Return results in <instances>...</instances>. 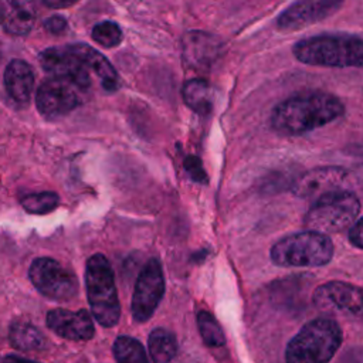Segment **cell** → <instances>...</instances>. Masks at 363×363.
I'll list each match as a JSON object with an SVG mask.
<instances>
[{
	"instance_id": "obj_1",
	"label": "cell",
	"mask_w": 363,
	"mask_h": 363,
	"mask_svg": "<svg viewBox=\"0 0 363 363\" xmlns=\"http://www.w3.org/2000/svg\"><path fill=\"white\" fill-rule=\"evenodd\" d=\"M343 113V104L326 92H305L282 101L271 113V126L281 135H302L328 125Z\"/></svg>"
},
{
	"instance_id": "obj_2",
	"label": "cell",
	"mask_w": 363,
	"mask_h": 363,
	"mask_svg": "<svg viewBox=\"0 0 363 363\" xmlns=\"http://www.w3.org/2000/svg\"><path fill=\"white\" fill-rule=\"evenodd\" d=\"M342 343V329L332 318H315L289 340L286 363H329Z\"/></svg>"
},
{
	"instance_id": "obj_3",
	"label": "cell",
	"mask_w": 363,
	"mask_h": 363,
	"mask_svg": "<svg viewBox=\"0 0 363 363\" xmlns=\"http://www.w3.org/2000/svg\"><path fill=\"white\" fill-rule=\"evenodd\" d=\"M294 55L305 64L320 67H362L363 41L359 35L323 34L301 40Z\"/></svg>"
},
{
	"instance_id": "obj_4",
	"label": "cell",
	"mask_w": 363,
	"mask_h": 363,
	"mask_svg": "<svg viewBox=\"0 0 363 363\" xmlns=\"http://www.w3.org/2000/svg\"><path fill=\"white\" fill-rule=\"evenodd\" d=\"M85 286L92 316L104 328L118 325L121 305L118 299L115 277L108 258L94 254L85 265Z\"/></svg>"
},
{
	"instance_id": "obj_5",
	"label": "cell",
	"mask_w": 363,
	"mask_h": 363,
	"mask_svg": "<svg viewBox=\"0 0 363 363\" xmlns=\"http://www.w3.org/2000/svg\"><path fill=\"white\" fill-rule=\"evenodd\" d=\"M332 257V240L311 230L286 235L271 248V259L279 267H322Z\"/></svg>"
},
{
	"instance_id": "obj_6",
	"label": "cell",
	"mask_w": 363,
	"mask_h": 363,
	"mask_svg": "<svg viewBox=\"0 0 363 363\" xmlns=\"http://www.w3.org/2000/svg\"><path fill=\"white\" fill-rule=\"evenodd\" d=\"M360 213V201L350 190L326 193L318 197L305 216L311 231L328 234L350 227Z\"/></svg>"
},
{
	"instance_id": "obj_7",
	"label": "cell",
	"mask_w": 363,
	"mask_h": 363,
	"mask_svg": "<svg viewBox=\"0 0 363 363\" xmlns=\"http://www.w3.org/2000/svg\"><path fill=\"white\" fill-rule=\"evenodd\" d=\"M28 277L34 288L48 299L67 302L78 294L75 274L54 258H35L30 265Z\"/></svg>"
},
{
	"instance_id": "obj_8",
	"label": "cell",
	"mask_w": 363,
	"mask_h": 363,
	"mask_svg": "<svg viewBox=\"0 0 363 363\" xmlns=\"http://www.w3.org/2000/svg\"><path fill=\"white\" fill-rule=\"evenodd\" d=\"M164 294V277L157 258H150L140 269L132 296L130 312L135 322L143 323L152 318Z\"/></svg>"
},
{
	"instance_id": "obj_9",
	"label": "cell",
	"mask_w": 363,
	"mask_h": 363,
	"mask_svg": "<svg viewBox=\"0 0 363 363\" xmlns=\"http://www.w3.org/2000/svg\"><path fill=\"white\" fill-rule=\"evenodd\" d=\"M313 305L328 313L360 318L363 311L360 286L330 281L318 286L312 295Z\"/></svg>"
},
{
	"instance_id": "obj_10",
	"label": "cell",
	"mask_w": 363,
	"mask_h": 363,
	"mask_svg": "<svg viewBox=\"0 0 363 363\" xmlns=\"http://www.w3.org/2000/svg\"><path fill=\"white\" fill-rule=\"evenodd\" d=\"M79 104L77 86L65 79L50 78L37 89L35 105L47 119H57L68 115Z\"/></svg>"
},
{
	"instance_id": "obj_11",
	"label": "cell",
	"mask_w": 363,
	"mask_h": 363,
	"mask_svg": "<svg viewBox=\"0 0 363 363\" xmlns=\"http://www.w3.org/2000/svg\"><path fill=\"white\" fill-rule=\"evenodd\" d=\"M38 60L43 69L51 74L52 78L65 79L81 89L88 88L91 84L89 71L69 45L47 48L40 54Z\"/></svg>"
},
{
	"instance_id": "obj_12",
	"label": "cell",
	"mask_w": 363,
	"mask_h": 363,
	"mask_svg": "<svg viewBox=\"0 0 363 363\" xmlns=\"http://www.w3.org/2000/svg\"><path fill=\"white\" fill-rule=\"evenodd\" d=\"M352 182L353 174L346 169L336 166L316 167L295 180L292 193L298 197H319L326 193L347 190L346 186H350Z\"/></svg>"
},
{
	"instance_id": "obj_13",
	"label": "cell",
	"mask_w": 363,
	"mask_h": 363,
	"mask_svg": "<svg viewBox=\"0 0 363 363\" xmlns=\"http://www.w3.org/2000/svg\"><path fill=\"white\" fill-rule=\"evenodd\" d=\"M343 0H296L277 20L284 31L301 30L336 13Z\"/></svg>"
},
{
	"instance_id": "obj_14",
	"label": "cell",
	"mask_w": 363,
	"mask_h": 363,
	"mask_svg": "<svg viewBox=\"0 0 363 363\" xmlns=\"http://www.w3.org/2000/svg\"><path fill=\"white\" fill-rule=\"evenodd\" d=\"M45 323L55 335L68 340H89L95 333L92 318L85 309H52L47 313Z\"/></svg>"
},
{
	"instance_id": "obj_15",
	"label": "cell",
	"mask_w": 363,
	"mask_h": 363,
	"mask_svg": "<svg viewBox=\"0 0 363 363\" xmlns=\"http://www.w3.org/2000/svg\"><path fill=\"white\" fill-rule=\"evenodd\" d=\"M182 44L183 61L193 68L210 67L221 51L218 40L203 31L187 33Z\"/></svg>"
},
{
	"instance_id": "obj_16",
	"label": "cell",
	"mask_w": 363,
	"mask_h": 363,
	"mask_svg": "<svg viewBox=\"0 0 363 363\" xmlns=\"http://www.w3.org/2000/svg\"><path fill=\"white\" fill-rule=\"evenodd\" d=\"M37 17L33 0H0V26L11 35L31 31Z\"/></svg>"
},
{
	"instance_id": "obj_17",
	"label": "cell",
	"mask_w": 363,
	"mask_h": 363,
	"mask_svg": "<svg viewBox=\"0 0 363 363\" xmlns=\"http://www.w3.org/2000/svg\"><path fill=\"white\" fill-rule=\"evenodd\" d=\"M4 86L17 105H27L34 88L33 68L23 60H11L4 71Z\"/></svg>"
},
{
	"instance_id": "obj_18",
	"label": "cell",
	"mask_w": 363,
	"mask_h": 363,
	"mask_svg": "<svg viewBox=\"0 0 363 363\" xmlns=\"http://www.w3.org/2000/svg\"><path fill=\"white\" fill-rule=\"evenodd\" d=\"M69 47L82 61L86 69L92 71L99 78L105 89L113 91L119 86V77L105 55L86 44H72Z\"/></svg>"
},
{
	"instance_id": "obj_19",
	"label": "cell",
	"mask_w": 363,
	"mask_h": 363,
	"mask_svg": "<svg viewBox=\"0 0 363 363\" xmlns=\"http://www.w3.org/2000/svg\"><path fill=\"white\" fill-rule=\"evenodd\" d=\"M10 345L23 352L43 350L47 345L45 336L30 322L14 320L9 329Z\"/></svg>"
},
{
	"instance_id": "obj_20",
	"label": "cell",
	"mask_w": 363,
	"mask_h": 363,
	"mask_svg": "<svg viewBox=\"0 0 363 363\" xmlns=\"http://www.w3.org/2000/svg\"><path fill=\"white\" fill-rule=\"evenodd\" d=\"M147 347L153 363H170L177 353V340L173 332L156 328L149 335Z\"/></svg>"
},
{
	"instance_id": "obj_21",
	"label": "cell",
	"mask_w": 363,
	"mask_h": 363,
	"mask_svg": "<svg viewBox=\"0 0 363 363\" xmlns=\"http://www.w3.org/2000/svg\"><path fill=\"white\" fill-rule=\"evenodd\" d=\"M182 96L184 102L196 112L204 113L211 108L210 88L201 78L187 81L182 88Z\"/></svg>"
},
{
	"instance_id": "obj_22",
	"label": "cell",
	"mask_w": 363,
	"mask_h": 363,
	"mask_svg": "<svg viewBox=\"0 0 363 363\" xmlns=\"http://www.w3.org/2000/svg\"><path fill=\"white\" fill-rule=\"evenodd\" d=\"M112 352L116 363H149L143 345L132 336H118Z\"/></svg>"
},
{
	"instance_id": "obj_23",
	"label": "cell",
	"mask_w": 363,
	"mask_h": 363,
	"mask_svg": "<svg viewBox=\"0 0 363 363\" xmlns=\"http://www.w3.org/2000/svg\"><path fill=\"white\" fill-rule=\"evenodd\" d=\"M197 328L203 337V342L208 347H220L225 343L224 332L220 323L216 320V318L210 312L200 311L197 313Z\"/></svg>"
},
{
	"instance_id": "obj_24",
	"label": "cell",
	"mask_w": 363,
	"mask_h": 363,
	"mask_svg": "<svg viewBox=\"0 0 363 363\" xmlns=\"http://www.w3.org/2000/svg\"><path fill=\"white\" fill-rule=\"evenodd\" d=\"M20 203L27 213L47 214L60 204V197L54 191H40L24 196Z\"/></svg>"
},
{
	"instance_id": "obj_25",
	"label": "cell",
	"mask_w": 363,
	"mask_h": 363,
	"mask_svg": "<svg viewBox=\"0 0 363 363\" xmlns=\"http://www.w3.org/2000/svg\"><path fill=\"white\" fill-rule=\"evenodd\" d=\"M91 35L95 43L105 48L116 47L122 41V30L112 21H102L94 26Z\"/></svg>"
},
{
	"instance_id": "obj_26",
	"label": "cell",
	"mask_w": 363,
	"mask_h": 363,
	"mask_svg": "<svg viewBox=\"0 0 363 363\" xmlns=\"http://www.w3.org/2000/svg\"><path fill=\"white\" fill-rule=\"evenodd\" d=\"M184 166H186L187 172L190 173V176H191L196 182L204 183V180H206V172L203 170V167H201V162H200L197 157L190 156L189 159H186Z\"/></svg>"
},
{
	"instance_id": "obj_27",
	"label": "cell",
	"mask_w": 363,
	"mask_h": 363,
	"mask_svg": "<svg viewBox=\"0 0 363 363\" xmlns=\"http://www.w3.org/2000/svg\"><path fill=\"white\" fill-rule=\"evenodd\" d=\"M44 27L47 28V31L52 33V34H61L65 31L67 28V21L64 17L61 16H51L45 23Z\"/></svg>"
},
{
	"instance_id": "obj_28",
	"label": "cell",
	"mask_w": 363,
	"mask_h": 363,
	"mask_svg": "<svg viewBox=\"0 0 363 363\" xmlns=\"http://www.w3.org/2000/svg\"><path fill=\"white\" fill-rule=\"evenodd\" d=\"M349 240L356 248H363V241H362V220L357 218L350 230H349Z\"/></svg>"
},
{
	"instance_id": "obj_29",
	"label": "cell",
	"mask_w": 363,
	"mask_h": 363,
	"mask_svg": "<svg viewBox=\"0 0 363 363\" xmlns=\"http://www.w3.org/2000/svg\"><path fill=\"white\" fill-rule=\"evenodd\" d=\"M78 0H43V3L51 9H65L75 4Z\"/></svg>"
},
{
	"instance_id": "obj_30",
	"label": "cell",
	"mask_w": 363,
	"mask_h": 363,
	"mask_svg": "<svg viewBox=\"0 0 363 363\" xmlns=\"http://www.w3.org/2000/svg\"><path fill=\"white\" fill-rule=\"evenodd\" d=\"M3 363H38V362H34V360H30L26 357H20L16 354H9L3 359Z\"/></svg>"
}]
</instances>
